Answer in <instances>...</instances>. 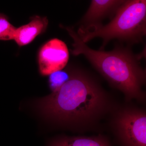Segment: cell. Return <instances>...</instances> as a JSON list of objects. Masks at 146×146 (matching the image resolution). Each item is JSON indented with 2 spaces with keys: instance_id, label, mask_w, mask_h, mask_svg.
I'll use <instances>...</instances> for the list:
<instances>
[{
  "instance_id": "2",
  "label": "cell",
  "mask_w": 146,
  "mask_h": 146,
  "mask_svg": "<svg viewBox=\"0 0 146 146\" xmlns=\"http://www.w3.org/2000/svg\"><path fill=\"white\" fill-rule=\"evenodd\" d=\"M60 26L74 41L72 54L83 55L112 86L123 93L128 101L133 99L144 101L145 94L142 87L146 82V70L140 61L145 50L135 54L129 47L118 45L110 51L94 50L82 42L73 28Z\"/></svg>"
},
{
  "instance_id": "7",
  "label": "cell",
  "mask_w": 146,
  "mask_h": 146,
  "mask_svg": "<svg viewBox=\"0 0 146 146\" xmlns=\"http://www.w3.org/2000/svg\"><path fill=\"white\" fill-rule=\"evenodd\" d=\"M28 23L16 28L13 40L19 46L31 44L37 36L46 31L48 20L46 17L34 16Z\"/></svg>"
},
{
  "instance_id": "4",
  "label": "cell",
  "mask_w": 146,
  "mask_h": 146,
  "mask_svg": "<svg viewBox=\"0 0 146 146\" xmlns=\"http://www.w3.org/2000/svg\"><path fill=\"white\" fill-rule=\"evenodd\" d=\"M122 146H146V114L144 110L127 107L117 112L113 121Z\"/></svg>"
},
{
  "instance_id": "10",
  "label": "cell",
  "mask_w": 146,
  "mask_h": 146,
  "mask_svg": "<svg viewBox=\"0 0 146 146\" xmlns=\"http://www.w3.org/2000/svg\"><path fill=\"white\" fill-rule=\"evenodd\" d=\"M48 78L49 86L52 92L57 90L69 79L70 68L61 70L50 75Z\"/></svg>"
},
{
  "instance_id": "3",
  "label": "cell",
  "mask_w": 146,
  "mask_h": 146,
  "mask_svg": "<svg viewBox=\"0 0 146 146\" xmlns=\"http://www.w3.org/2000/svg\"><path fill=\"white\" fill-rule=\"evenodd\" d=\"M76 33L85 44L96 37L101 38V50L112 39H118L130 45L140 43L146 34V1H125L109 23L86 29L79 28Z\"/></svg>"
},
{
  "instance_id": "9",
  "label": "cell",
  "mask_w": 146,
  "mask_h": 146,
  "mask_svg": "<svg viewBox=\"0 0 146 146\" xmlns=\"http://www.w3.org/2000/svg\"><path fill=\"white\" fill-rule=\"evenodd\" d=\"M16 28L9 21L8 16L0 13V40L7 41L14 39Z\"/></svg>"
},
{
  "instance_id": "5",
  "label": "cell",
  "mask_w": 146,
  "mask_h": 146,
  "mask_svg": "<svg viewBox=\"0 0 146 146\" xmlns=\"http://www.w3.org/2000/svg\"><path fill=\"white\" fill-rule=\"evenodd\" d=\"M70 57L69 50L65 42L53 38L40 47L37 55L38 69L40 74L49 76L63 70Z\"/></svg>"
},
{
  "instance_id": "8",
  "label": "cell",
  "mask_w": 146,
  "mask_h": 146,
  "mask_svg": "<svg viewBox=\"0 0 146 146\" xmlns=\"http://www.w3.org/2000/svg\"><path fill=\"white\" fill-rule=\"evenodd\" d=\"M49 146H111L108 139L102 136L94 137H64L56 138Z\"/></svg>"
},
{
  "instance_id": "6",
  "label": "cell",
  "mask_w": 146,
  "mask_h": 146,
  "mask_svg": "<svg viewBox=\"0 0 146 146\" xmlns=\"http://www.w3.org/2000/svg\"><path fill=\"white\" fill-rule=\"evenodd\" d=\"M123 0H92L89 8L80 22L79 28L86 29L102 24L105 18L112 19L119 7L125 2Z\"/></svg>"
},
{
  "instance_id": "1",
  "label": "cell",
  "mask_w": 146,
  "mask_h": 146,
  "mask_svg": "<svg viewBox=\"0 0 146 146\" xmlns=\"http://www.w3.org/2000/svg\"><path fill=\"white\" fill-rule=\"evenodd\" d=\"M70 71L69 79L39 100L37 106L42 115L56 122L86 127L109 109V97L86 71L74 68Z\"/></svg>"
}]
</instances>
